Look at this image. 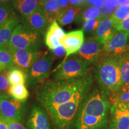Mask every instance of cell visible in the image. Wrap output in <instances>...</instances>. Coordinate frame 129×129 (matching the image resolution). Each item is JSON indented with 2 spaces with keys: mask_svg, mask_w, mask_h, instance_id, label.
I'll return each mask as SVG.
<instances>
[{
  "mask_svg": "<svg viewBox=\"0 0 129 129\" xmlns=\"http://www.w3.org/2000/svg\"><path fill=\"white\" fill-rule=\"evenodd\" d=\"M92 83V75L88 72L78 78L48 81L38 87L35 94L40 104L47 109L69 101L79 90Z\"/></svg>",
  "mask_w": 129,
  "mask_h": 129,
  "instance_id": "1",
  "label": "cell"
},
{
  "mask_svg": "<svg viewBox=\"0 0 129 129\" xmlns=\"http://www.w3.org/2000/svg\"><path fill=\"white\" fill-rule=\"evenodd\" d=\"M91 85L79 90L69 101L47 109L55 129H70L85 96L90 91Z\"/></svg>",
  "mask_w": 129,
  "mask_h": 129,
  "instance_id": "2",
  "label": "cell"
},
{
  "mask_svg": "<svg viewBox=\"0 0 129 129\" xmlns=\"http://www.w3.org/2000/svg\"><path fill=\"white\" fill-rule=\"evenodd\" d=\"M96 64L95 75L100 87L109 93L120 91L123 83L118 59L102 54Z\"/></svg>",
  "mask_w": 129,
  "mask_h": 129,
  "instance_id": "3",
  "label": "cell"
},
{
  "mask_svg": "<svg viewBox=\"0 0 129 129\" xmlns=\"http://www.w3.org/2000/svg\"><path fill=\"white\" fill-rule=\"evenodd\" d=\"M45 35L19 23L14 29L7 45L9 48H20L41 51L44 47Z\"/></svg>",
  "mask_w": 129,
  "mask_h": 129,
  "instance_id": "4",
  "label": "cell"
},
{
  "mask_svg": "<svg viewBox=\"0 0 129 129\" xmlns=\"http://www.w3.org/2000/svg\"><path fill=\"white\" fill-rule=\"evenodd\" d=\"M110 93L102 87L88 91L81 104L78 114L94 116L108 115L111 107Z\"/></svg>",
  "mask_w": 129,
  "mask_h": 129,
  "instance_id": "5",
  "label": "cell"
},
{
  "mask_svg": "<svg viewBox=\"0 0 129 129\" xmlns=\"http://www.w3.org/2000/svg\"><path fill=\"white\" fill-rule=\"evenodd\" d=\"M90 64L80 56L68 57L54 70L53 78L56 81L69 80L82 77L90 72Z\"/></svg>",
  "mask_w": 129,
  "mask_h": 129,
  "instance_id": "6",
  "label": "cell"
},
{
  "mask_svg": "<svg viewBox=\"0 0 129 129\" xmlns=\"http://www.w3.org/2000/svg\"><path fill=\"white\" fill-rule=\"evenodd\" d=\"M53 58L51 53L46 52L34 63L25 73V83L28 87L34 88L47 77L52 67Z\"/></svg>",
  "mask_w": 129,
  "mask_h": 129,
  "instance_id": "7",
  "label": "cell"
},
{
  "mask_svg": "<svg viewBox=\"0 0 129 129\" xmlns=\"http://www.w3.org/2000/svg\"><path fill=\"white\" fill-rule=\"evenodd\" d=\"M0 111L5 122H20L23 119L25 107L23 102L13 99L10 95L0 98Z\"/></svg>",
  "mask_w": 129,
  "mask_h": 129,
  "instance_id": "8",
  "label": "cell"
},
{
  "mask_svg": "<svg viewBox=\"0 0 129 129\" xmlns=\"http://www.w3.org/2000/svg\"><path fill=\"white\" fill-rule=\"evenodd\" d=\"M129 50V33L116 30L113 37L104 44L102 54L118 59Z\"/></svg>",
  "mask_w": 129,
  "mask_h": 129,
  "instance_id": "9",
  "label": "cell"
},
{
  "mask_svg": "<svg viewBox=\"0 0 129 129\" xmlns=\"http://www.w3.org/2000/svg\"><path fill=\"white\" fill-rule=\"evenodd\" d=\"M9 49L13 56V66L21 69L25 73L31 67L35 61L44 54L41 51L20 48Z\"/></svg>",
  "mask_w": 129,
  "mask_h": 129,
  "instance_id": "10",
  "label": "cell"
},
{
  "mask_svg": "<svg viewBox=\"0 0 129 129\" xmlns=\"http://www.w3.org/2000/svg\"><path fill=\"white\" fill-rule=\"evenodd\" d=\"M104 44L96 37H90L84 41L77 54L88 64H96L103 53Z\"/></svg>",
  "mask_w": 129,
  "mask_h": 129,
  "instance_id": "11",
  "label": "cell"
},
{
  "mask_svg": "<svg viewBox=\"0 0 129 129\" xmlns=\"http://www.w3.org/2000/svg\"><path fill=\"white\" fill-rule=\"evenodd\" d=\"M110 129H129V107L127 104L116 103L110 109Z\"/></svg>",
  "mask_w": 129,
  "mask_h": 129,
  "instance_id": "12",
  "label": "cell"
},
{
  "mask_svg": "<svg viewBox=\"0 0 129 129\" xmlns=\"http://www.w3.org/2000/svg\"><path fill=\"white\" fill-rule=\"evenodd\" d=\"M20 20L21 23L44 35L50 26L46 14L40 6L30 15L20 17Z\"/></svg>",
  "mask_w": 129,
  "mask_h": 129,
  "instance_id": "13",
  "label": "cell"
},
{
  "mask_svg": "<svg viewBox=\"0 0 129 129\" xmlns=\"http://www.w3.org/2000/svg\"><path fill=\"white\" fill-rule=\"evenodd\" d=\"M108 115L94 116L77 113L75 129H105L108 124Z\"/></svg>",
  "mask_w": 129,
  "mask_h": 129,
  "instance_id": "14",
  "label": "cell"
},
{
  "mask_svg": "<svg viewBox=\"0 0 129 129\" xmlns=\"http://www.w3.org/2000/svg\"><path fill=\"white\" fill-rule=\"evenodd\" d=\"M84 41L83 30H73L65 34L60 40V44L63 46L66 51L65 57L63 60H66L71 55L78 52Z\"/></svg>",
  "mask_w": 129,
  "mask_h": 129,
  "instance_id": "15",
  "label": "cell"
},
{
  "mask_svg": "<svg viewBox=\"0 0 129 129\" xmlns=\"http://www.w3.org/2000/svg\"><path fill=\"white\" fill-rule=\"evenodd\" d=\"M26 125L28 129H51L46 113L37 105L32 107Z\"/></svg>",
  "mask_w": 129,
  "mask_h": 129,
  "instance_id": "16",
  "label": "cell"
},
{
  "mask_svg": "<svg viewBox=\"0 0 129 129\" xmlns=\"http://www.w3.org/2000/svg\"><path fill=\"white\" fill-rule=\"evenodd\" d=\"M115 26L116 23L112 16L102 19L94 32L95 37L105 44L112 38L117 30Z\"/></svg>",
  "mask_w": 129,
  "mask_h": 129,
  "instance_id": "17",
  "label": "cell"
},
{
  "mask_svg": "<svg viewBox=\"0 0 129 129\" xmlns=\"http://www.w3.org/2000/svg\"><path fill=\"white\" fill-rule=\"evenodd\" d=\"M12 3L20 17L30 15L40 6L39 0H12Z\"/></svg>",
  "mask_w": 129,
  "mask_h": 129,
  "instance_id": "18",
  "label": "cell"
},
{
  "mask_svg": "<svg viewBox=\"0 0 129 129\" xmlns=\"http://www.w3.org/2000/svg\"><path fill=\"white\" fill-rule=\"evenodd\" d=\"M18 16L10 19L0 26V48L7 46L14 29L20 23Z\"/></svg>",
  "mask_w": 129,
  "mask_h": 129,
  "instance_id": "19",
  "label": "cell"
},
{
  "mask_svg": "<svg viewBox=\"0 0 129 129\" xmlns=\"http://www.w3.org/2000/svg\"><path fill=\"white\" fill-rule=\"evenodd\" d=\"M83 8L69 6L63 9L58 16L56 21L61 26H66L77 21V17Z\"/></svg>",
  "mask_w": 129,
  "mask_h": 129,
  "instance_id": "20",
  "label": "cell"
},
{
  "mask_svg": "<svg viewBox=\"0 0 129 129\" xmlns=\"http://www.w3.org/2000/svg\"><path fill=\"white\" fill-rule=\"evenodd\" d=\"M40 6L46 14L49 25L57 20L58 16L62 10L57 1H46L40 3Z\"/></svg>",
  "mask_w": 129,
  "mask_h": 129,
  "instance_id": "21",
  "label": "cell"
},
{
  "mask_svg": "<svg viewBox=\"0 0 129 129\" xmlns=\"http://www.w3.org/2000/svg\"><path fill=\"white\" fill-rule=\"evenodd\" d=\"M101 11L95 6H90L84 7L77 17V22H82L101 17Z\"/></svg>",
  "mask_w": 129,
  "mask_h": 129,
  "instance_id": "22",
  "label": "cell"
},
{
  "mask_svg": "<svg viewBox=\"0 0 129 129\" xmlns=\"http://www.w3.org/2000/svg\"><path fill=\"white\" fill-rule=\"evenodd\" d=\"M7 78L10 85L25 83V73L23 71L14 66L7 69Z\"/></svg>",
  "mask_w": 129,
  "mask_h": 129,
  "instance_id": "23",
  "label": "cell"
},
{
  "mask_svg": "<svg viewBox=\"0 0 129 129\" xmlns=\"http://www.w3.org/2000/svg\"><path fill=\"white\" fill-rule=\"evenodd\" d=\"M17 16L12 1L0 4V26L10 19Z\"/></svg>",
  "mask_w": 129,
  "mask_h": 129,
  "instance_id": "24",
  "label": "cell"
},
{
  "mask_svg": "<svg viewBox=\"0 0 129 129\" xmlns=\"http://www.w3.org/2000/svg\"><path fill=\"white\" fill-rule=\"evenodd\" d=\"M9 95L13 99L23 102L28 98L29 91L23 84H18L10 87Z\"/></svg>",
  "mask_w": 129,
  "mask_h": 129,
  "instance_id": "25",
  "label": "cell"
},
{
  "mask_svg": "<svg viewBox=\"0 0 129 129\" xmlns=\"http://www.w3.org/2000/svg\"><path fill=\"white\" fill-rule=\"evenodd\" d=\"M123 85L129 81V50L118 59Z\"/></svg>",
  "mask_w": 129,
  "mask_h": 129,
  "instance_id": "26",
  "label": "cell"
},
{
  "mask_svg": "<svg viewBox=\"0 0 129 129\" xmlns=\"http://www.w3.org/2000/svg\"><path fill=\"white\" fill-rule=\"evenodd\" d=\"M13 66V56L7 46L0 48V72Z\"/></svg>",
  "mask_w": 129,
  "mask_h": 129,
  "instance_id": "27",
  "label": "cell"
},
{
  "mask_svg": "<svg viewBox=\"0 0 129 129\" xmlns=\"http://www.w3.org/2000/svg\"><path fill=\"white\" fill-rule=\"evenodd\" d=\"M116 25L129 17V5L123 4L118 6L112 15Z\"/></svg>",
  "mask_w": 129,
  "mask_h": 129,
  "instance_id": "28",
  "label": "cell"
},
{
  "mask_svg": "<svg viewBox=\"0 0 129 129\" xmlns=\"http://www.w3.org/2000/svg\"><path fill=\"white\" fill-rule=\"evenodd\" d=\"M111 106L116 103H123L125 104H129V90L122 91H118V92L110 93L109 95Z\"/></svg>",
  "mask_w": 129,
  "mask_h": 129,
  "instance_id": "29",
  "label": "cell"
},
{
  "mask_svg": "<svg viewBox=\"0 0 129 129\" xmlns=\"http://www.w3.org/2000/svg\"><path fill=\"white\" fill-rule=\"evenodd\" d=\"M44 42L45 44L50 50H53L61 45L60 40L55 35L48 30H47L45 34Z\"/></svg>",
  "mask_w": 129,
  "mask_h": 129,
  "instance_id": "30",
  "label": "cell"
},
{
  "mask_svg": "<svg viewBox=\"0 0 129 129\" xmlns=\"http://www.w3.org/2000/svg\"><path fill=\"white\" fill-rule=\"evenodd\" d=\"M10 86L7 78V69L0 72V91L4 96L9 95Z\"/></svg>",
  "mask_w": 129,
  "mask_h": 129,
  "instance_id": "31",
  "label": "cell"
},
{
  "mask_svg": "<svg viewBox=\"0 0 129 129\" xmlns=\"http://www.w3.org/2000/svg\"><path fill=\"white\" fill-rule=\"evenodd\" d=\"M101 19V17H99L98 19L84 22L83 24V29H82L83 31L87 34L94 33L97 28L99 25Z\"/></svg>",
  "mask_w": 129,
  "mask_h": 129,
  "instance_id": "32",
  "label": "cell"
},
{
  "mask_svg": "<svg viewBox=\"0 0 129 129\" xmlns=\"http://www.w3.org/2000/svg\"><path fill=\"white\" fill-rule=\"evenodd\" d=\"M47 30L55 35L60 40L62 39L64 35L65 34L63 30L59 26V23H57L56 20L53 21L52 23L50 25Z\"/></svg>",
  "mask_w": 129,
  "mask_h": 129,
  "instance_id": "33",
  "label": "cell"
},
{
  "mask_svg": "<svg viewBox=\"0 0 129 129\" xmlns=\"http://www.w3.org/2000/svg\"><path fill=\"white\" fill-rule=\"evenodd\" d=\"M115 27L117 30H121L129 33V17L117 24Z\"/></svg>",
  "mask_w": 129,
  "mask_h": 129,
  "instance_id": "34",
  "label": "cell"
},
{
  "mask_svg": "<svg viewBox=\"0 0 129 129\" xmlns=\"http://www.w3.org/2000/svg\"><path fill=\"white\" fill-rule=\"evenodd\" d=\"M51 51L53 57H61L64 54H66V51L62 44Z\"/></svg>",
  "mask_w": 129,
  "mask_h": 129,
  "instance_id": "35",
  "label": "cell"
},
{
  "mask_svg": "<svg viewBox=\"0 0 129 129\" xmlns=\"http://www.w3.org/2000/svg\"><path fill=\"white\" fill-rule=\"evenodd\" d=\"M70 6L84 8L87 4V0H69Z\"/></svg>",
  "mask_w": 129,
  "mask_h": 129,
  "instance_id": "36",
  "label": "cell"
},
{
  "mask_svg": "<svg viewBox=\"0 0 129 129\" xmlns=\"http://www.w3.org/2000/svg\"><path fill=\"white\" fill-rule=\"evenodd\" d=\"M8 129H27L21 124L19 122H7Z\"/></svg>",
  "mask_w": 129,
  "mask_h": 129,
  "instance_id": "37",
  "label": "cell"
},
{
  "mask_svg": "<svg viewBox=\"0 0 129 129\" xmlns=\"http://www.w3.org/2000/svg\"><path fill=\"white\" fill-rule=\"evenodd\" d=\"M105 6L108 9H113L118 4V0H104Z\"/></svg>",
  "mask_w": 129,
  "mask_h": 129,
  "instance_id": "38",
  "label": "cell"
},
{
  "mask_svg": "<svg viewBox=\"0 0 129 129\" xmlns=\"http://www.w3.org/2000/svg\"><path fill=\"white\" fill-rule=\"evenodd\" d=\"M87 3L94 5L95 7L101 9L104 5V0H87Z\"/></svg>",
  "mask_w": 129,
  "mask_h": 129,
  "instance_id": "39",
  "label": "cell"
},
{
  "mask_svg": "<svg viewBox=\"0 0 129 129\" xmlns=\"http://www.w3.org/2000/svg\"><path fill=\"white\" fill-rule=\"evenodd\" d=\"M57 2L62 10L67 9L70 6L69 0H57Z\"/></svg>",
  "mask_w": 129,
  "mask_h": 129,
  "instance_id": "40",
  "label": "cell"
},
{
  "mask_svg": "<svg viewBox=\"0 0 129 129\" xmlns=\"http://www.w3.org/2000/svg\"><path fill=\"white\" fill-rule=\"evenodd\" d=\"M0 129H8L7 122L3 120H0Z\"/></svg>",
  "mask_w": 129,
  "mask_h": 129,
  "instance_id": "41",
  "label": "cell"
},
{
  "mask_svg": "<svg viewBox=\"0 0 129 129\" xmlns=\"http://www.w3.org/2000/svg\"><path fill=\"white\" fill-rule=\"evenodd\" d=\"M121 91H127V90H129V81L128 82H127L126 84H124L122 85V87L121 88Z\"/></svg>",
  "mask_w": 129,
  "mask_h": 129,
  "instance_id": "42",
  "label": "cell"
},
{
  "mask_svg": "<svg viewBox=\"0 0 129 129\" xmlns=\"http://www.w3.org/2000/svg\"><path fill=\"white\" fill-rule=\"evenodd\" d=\"M9 1H12V0H0V4H3V3L9 2Z\"/></svg>",
  "mask_w": 129,
  "mask_h": 129,
  "instance_id": "43",
  "label": "cell"
},
{
  "mask_svg": "<svg viewBox=\"0 0 129 129\" xmlns=\"http://www.w3.org/2000/svg\"><path fill=\"white\" fill-rule=\"evenodd\" d=\"M57 1V0H39V3L40 2H43V1Z\"/></svg>",
  "mask_w": 129,
  "mask_h": 129,
  "instance_id": "44",
  "label": "cell"
},
{
  "mask_svg": "<svg viewBox=\"0 0 129 129\" xmlns=\"http://www.w3.org/2000/svg\"><path fill=\"white\" fill-rule=\"evenodd\" d=\"M3 96H4V95H3L2 93H1V91H0V98H1V97Z\"/></svg>",
  "mask_w": 129,
  "mask_h": 129,
  "instance_id": "45",
  "label": "cell"
},
{
  "mask_svg": "<svg viewBox=\"0 0 129 129\" xmlns=\"http://www.w3.org/2000/svg\"><path fill=\"white\" fill-rule=\"evenodd\" d=\"M0 120H2V119H1V111H0Z\"/></svg>",
  "mask_w": 129,
  "mask_h": 129,
  "instance_id": "46",
  "label": "cell"
},
{
  "mask_svg": "<svg viewBox=\"0 0 129 129\" xmlns=\"http://www.w3.org/2000/svg\"><path fill=\"white\" fill-rule=\"evenodd\" d=\"M127 105H128V107H129V104H127Z\"/></svg>",
  "mask_w": 129,
  "mask_h": 129,
  "instance_id": "47",
  "label": "cell"
}]
</instances>
